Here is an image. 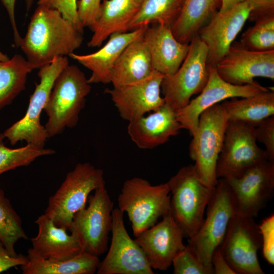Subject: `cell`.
<instances>
[{
	"label": "cell",
	"mask_w": 274,
	"mask_h": 274,
	"mask_svg": "<svg viewBox=\"0 0 274 274\" xmlns=\"http://www.w3.org/2000/svg\"><path fill=\"white\" fill-rule=\"evenodd\" d=\"M0 1L8 13L9 20L13 29L15 44L17 47H19L22 38L20 35L15 20V7L16 0Z\"/></svg>",
	"instance_id": "obj_42"
},
{
	"label": "cell",
	"mask_w": 274,
	"mask_h": 274,
	"mask_svg": "<svg viewBox=\"0 0 274 274\" xmlns=\"http://www.w3.org/2000/svg\"><path fill=\"white\" fill-rule=\"evenodd\" d=\"M221 0H185L180 13L171 27L180 43H189L220 8Z\"/></svg>",
	"instance_id": "obj_27"
},
{
	"label": "cell",
	"mask_w": 274,
	"mask_h": 274,
	"mask_svg": "<svg viewBox=\"0 0 274 274\" xmlns=\"http://www.w3.org/2000/svg\"><path fill=\"white\" fill-rule=\"evenodd\" d=\"M27 253L28 261L21 266L23 274H93L100 263L98 256L85 251L65 260L44 258L31 248Z\"/></svg>",
	"instance_id": "obj_26"
},
{
	"label": "cell",
	"mask_w": 274,
	"mask_h": 274,
	"mask_svg": "<svg viewBox=\"0 0 274 274\" xmlns=\"http://www.w3.org/2000/svg\"><path fill=\"white\" fill-rule=\"evenodd\" d=\"M101 0H79L77 12L82 27L90 29L96 21L99 13Z\"/></svg>",
	"instance_id": "obj_38"
},
{
	"label": "cell",
	"mask_w": 274,
	"mask_h": 274,
	"mask_svg": "<svg viewBox=\"0 0 274 274\" xmlns=\"http://www.w3.org/2000/svg\"><path fill=\"white\" fill-rule=\"evenodd\" d=\"M83 34L57 10L38 5L19 47L33 68L39 69L74 53L83 43Z\"/></svg>",
	"instance_id": "obj_1"
},
{
	"label": "cell",
	"mask_w": 274,
	"mask_h": 274,
	"mask_svg": "<svg viewBox=\"0 0 274 274\" xmlns=\"http://www.w3.org/2000/svg\"><path fill=\"white\" fill-rule=\"evenodd\" d=\"M207 207L206 218L195 235L189 238L187 246L213 274L212 254L223 242L236 212L232 192L225 179H218Z\"/></svg>",
	"instance_id": "obj_7"
},
{
	"label": "cell",
	"mask_w": 274,
	"mask_h": 274,
	"mask_svg": "<svg viewBox=\"0 0 274 274\" xmlns=\"http://www.w3.org/2000/svg\"><path fill=\"white\" fill-rule=\"evenodd\" d=\"M261 236L262 255L268 264H274V215L262 220L258 225Z\"/></svg>",
	"instance_id": "obj_37"
},
{
	"label": "cell",
	"mask_w": 274,
	"mask_h": 274,
	"mask_svg": "<svg viewBox=\"0 0 274 274\" xmlns=\"http://www.w3.org/2000/svg\"><path fill=\"white\" fill-rule=\"evenodd\" d=\"M224 179L232 191L236 212L254 218L273 195L274 162L265 160L239 178Z\"/></svg>",
	"instance_id": "obj_15"
},
{
	"label": "cell",
	"mask_w": 274,
	"mask_h": 274,
	"mask_svg": "<svg viewBox=\"0 0 274 274\" xmlns=\"http://www.w3.org/2000/svg\"><path fill=\"white\" fill-rule=\"evenodd\" d=\"M33 67L20 54L0 61V110L9 105L25 89Z\"/></svg>",
	"instance_id": "obj_29"
},
{
	"label": "cell",
	"mask_w": 274,
	"mask_h": 274,
	"mask_svg": "<svg viewBox=\"0 0 274 274\" xmlns=\"http://www.w3.org/2000/svg\"><path fill=\"white\" fill-rule=\"evenodd\" d=\"M245 0H221V5L219 11H225L234 5Z\"/></svg>",
	"instance_id": "obj_43"
},
{
	"label": "cell",
	"mask_w": 274,
	"mask_h": 274,
	"mask_svg": "<svg viewBox=\"0 0 274 274\" xmlns=\"http://www.w3.org/2000/svg\"><path fill=\"white\" fill-rule=\"evenodd\" d=\"M167 183L172 195L170 212L184 237L191 238L203 223L204 212L215 188L201 182L192 164L181 168Z\"/></svg>",
	"instance_id": "obj_3"
},
{
	"label": "cell",
	"mask_w": 274,
	"mask_h": 274,
	"mask_svg": "<svg viewBox=\"0 0 274 274\" xmlns=\"http://www.w3.org/2000/svg\"><path fill=\"white\" fill-rule=\"evenodd\" d=\"M174 274H211L187 245L174 258Z\"/></svg>",
	"instance_id": "obj_34"
},
{
	"label": "cell",
	"mask_w": 274,
	"mask_h": 274,
	"mask_svg": "<svg viewBox=\"0 0 274 274\" xmlns=\"http://www.w3.org/2000/svg\"><path fill=\"white\" fill-rule=\"evenodd\" d=\"M28 261L27 256L19 254L12 255L0 242V273L17 266H23Z\"/></svg>",
	"instance_id": "obj_39"
},
{
	"label": "cell",
	"mask_w": 274,
	"mask_h": 274,
	"mask_svg": "<svg viewBox=\"0 0 274 274\" xmlns=\"http://www.w3.org/2000/svg\"><path fill=\"white\" fill-rule=\"evenodd\" d=\"M77 0H38V5H42L57 10L62 16L83 32L77 12Z\"/></svg>",
	"instance_id": "obj_35"
},
{
	"label": "cell",
	"mask_w": 274,
	"mask_h": 274,
	"mask_svg": "<svg viewBox=\"0 0 274 274\" xmlns=\"http://www.w3.org/2000/svg\"><path fill=\"white\" fill-rule=\"evenodd\" d=\"M208 49L198 35L189 43L188 53L178 71L165 76L161 92L165 104L175 111L186 106L193 95L203 90L209 76Z\"/></svg>",
	"instance_id": "obj_9"
},
{
	"label": "cell",
	"mask_w": 274,
	"mask_h": 274,
	"mask_svg": "<svg viewBox=\"0 0 274 274\" xmlns=\"http://www.w3.org/2000/svg\"><path fill=\"white\" fill-rule=\"evenodd\" d=\"M162 218L160 222L140 233L134 241L152 269L166 270L186 246L183 242V232L170 212Z\"/></svg>",
	"instance_id": "obj_19"
},
{
	"label": "cell",
	"mask_w": 274,
	"mask_h": 274,
	"mask_svg": "<svg viewBox=\"0 0 274 274\" xmlns=\"http://www.w3.org/2000/svg\"><path fill=\"white\" fill-rule=\"evenodd\" d=\"M68 64L66 56L57 57L39 68L38 75L40 82L36 83L35 90L30 96L25 114L4 132L5 138L12 145L24 141L27 144L44 147L48 136L45 126L41 123V114L56 78Z\"/></svg>",
	"instance_id": "obj_8"
},
{
	"label": "cell",
	"mask_w": 274,
	"mask_h": 274,
	"mask_svg": "<svg viewBox=\"0 0 274 274\" xmlns=\"http://www.w3.org/2000/svg\"><path fill=\"white\" fill-rule=\"evenodd\" d=\"M143 36L129 44L116 60L111 74L113 87L143 80L154 71L150 52Z\"/></svg>",
	"instance_id": "obj_25"
},
{
	"label": "cell",
	"mask_w": 274,
	"mask_h": 274,
	"mask_svg": "<svg viewBox=\"0 0 274 274\" xmlns=\"http://www.w3.org/2000/svg\"><path fill=\"white\" fill-rule=\"evenodd\" d=\"M181 129L176 112L165 104L148 116L129 122L127 132L138 148L152 149L167 142Z\"/></svg>",
	"instance_id": "obj_20"
},
{
	"label": "cell",
	"mask_w": 274,
	"mask_h": 274,
	"mask_svg": "<svg viewBox=\"0 0 274 274\" xmlns=\"http://www.w3.org/2000/svg\"><path fill=\"white\" fill-rule=\"evenodd\" d=\"M228 120L244 122L255 127L274 115V91L270 89L257 94L238 99L231 98L221 104Z\"/></svg>",
	"instance_id": "obj_28"
},
{
	"label": "cell",
	"mask_w": 274,
	"mask_h": 274,
	"mask_svg": "<svg viewBox=\"0 0 274 274\" xmlns=\"http://www.w3.org/2000/svg\"><path fill=\"white\" fill-rule=\"evenodd\" d=\"M124 213L118 208L112 211V238L105 258L100 261L97 274H153L139 245L128 234Z\"/></svg>",
	"instance_id": "obj_14"
},
{
	"label": "cell",
	"mask_w": 274,
	"mask_h": 274,
	"mask_svg": "<svg viewBox=\"0 0 274 274\" xmlns=\"http://www.w3.org/2000/svg\"><path fill=\"white\" fill-rule=\"evenodd\" d=\"M5 136L0 133V175L20 166L29 165L38 158L55 153L50 148H45L27 144L16 149L7 147L4 143Z\"/></svg>",
	"instance_id": "obj_32"
},
{
	"label": "cell",
	"mask_w": 274,
	"mask_h": 274,
	"mask_svg": "<svg viewBox=\"0 0 274 274\" xmlns=\"http://www.w3.org/2000/svg\"><path fill=\"white\" fill-rule=\"evenodd\" d=\"M253 131L256 141L265 146L267 159L274 162V115L254 127Z\"/></svg>",
	"instance_id": "obj_36"
},
{
	"label": "cell",
	"mask_w": 274,
	"mask_h": 274,
	"mask_svg": "<svg viewBox=\"0 0 274 274\" xmlns=\"http://www.w3.org/2000/svg\"><path fill=\"white\" fill-rule=\"evenodd\" d=\"M170 202L167 182L152 185L146 179L134 177L124 182L118 197V209L126 213L136 237L170 212Z\"/></svg>",
	"instance_id": "obj_4"
},
{
	"label": "cell",
	"mask_w": 274,
	"mask_h": 274,
	"mask_svg": "<svg viewBox=\"0 0 274 274\" xmlns=\"http://www.w3.org/2000/svg\"><path fill=\"white\" fill-rule=\"evenodd\" d=\"M243 34L241 45L253 51L274 50V14L258 18Z\"/></svg>",
	"instance_id": "obj_33"
},
{
	"label": "cell",
	"mask_w": 274,
	"mask_h": 274,
	"mask_svg": "<svg viewBox=\"0 0 274 274\" xmlns=\"http://www.w3.org/2000/svg\"><path fill=\"white\" fill-rule=\"evenodd\" d=\"M106 185L104 172L89 162L79 163L49 199L45 214L69 231L74 215L86 207L92 191Z\"/></svg>",
	"instance_id": "obj_5"
},
{
	"label": "cell",
	"mask_w": 274,
	"mask_h": 274,
	"mask_svg": "<svg viewBox=\"0 0 274 274\" xmlns=\"http://www.w3.org/2000/svg\"><path fill=\"white\" fill-rule=\"evenodd\" d=\"M165 76L154 70L140 81L112 89H107L120 117L132 121L152 112L165 104L161 96V85Z\"/></svg>",
	"instance_id": "obj_17"
},
{
	"label": "cell",
	"mask_w": 274,
	"mask_h": 274,
	"mask_svg": "<svg viewBox=\"0 0 274 274\" xmlns=\"http://www.w3.org/2000/svg\"><path fill=\"white\" fill-rule=\"evenodd\" d=\"M211 264L215 274H236L223 256L220 246L213 252Z\"/></svg>",
	"instance_id": "obj_41"
},
{
	"label": "cell",
	"mask_w": 274,
	"mask_h": 274,
	"mask_svg": "<svg viewBox=\"0 0 274 274\" xmlns=\"http://www.w3.org/2000/svg\"><path fill=\"white\" fill-rule=\"evenodd\" d=\"M209 69L208 81L199 95L176 111L182 129L188 130L192 136L197 130L200 115L208 108L228 98L249 97L269 90L256 82L244 85L231 84L219 76L215 66L209 64Z\"/></svg>",
	"instance_id": "obj_13"
},
{
	"label": "cell",
	"mask_w": 274,
	"mask_h": 274,
	"mask_svg": "<svg viewBox=\"0 0 274 274\" xmlns=\"http://www.w3.org/2000/svg\"><path fill=\"white\" fill-rule=\"evenodd\" d=\"M27 238L21 219L0 188V242L12 255L17 256L16 243Z\"/></svg>",
	"instance_id": "obj_31"
},
{
	"label": "cell",
	"mask_w": 274,
	"mask_h": 274,
	"mask_svg": "<svg viewBox=\"0 0 274 274\" xmlns=\"http://www.w3.org/2000/svg\"><path fill=\"white\" fill-rule=\"evenodd\" d=\"M35 0H25V9L27 13L31 9Z\"/></svg>",
	"instance_id": "obj_44"
},
{
	"label": "cell",
	"mask_w": 274,
	"mask_h": 274,
	"mask_svg": "<svg viewBox=\"0 0 274 274\" xmlns=\"http://www.w3.org/2000/svg\"><path fill=\"white\" fill-rule=\"evenodd\" d=\"M185 0H143L130 23L129 31L159 24L171 27L178 17Z\"/></svg>",
	"instance_id": "obj_30"
},
{
	"label": "cell",
	"mask_w": 274,
	"mask_h": 274,
	"mask_svg": "<svg viewBox=\"0 0 274 274\" xmlns=\"http://www.w3.org/2000/svg\"><path fill=\"white\" fill-rule=\"evenodd\" d=\"M219 76L235 85L254 83L256 77L274 80V50L257 51L231 46L215 66Z\"/></svg>",
	"instance_id": "obj_18"
},
{
	"label": "cell",
	"mask_w": 274,
	"mask_h": 274,
	"mask_svg": "<svg viewBox=\"0 0 274 274\" xmlns=\"http://www.w3.org/2000/svg\"><path fill=\"white\" fill-rule=\"evenodd\" d=\"M253 7L249 18L256 20L261 17L274 14V0H246Z\"/></svg>",
	"instance_id": "obj_40"
},
{
	"label": "cell",
	"mask_w": 274,
	"mask_h": 274,
	"mask_svg": "<svg viewBox=\"0 0 274 274\" xmlns=\"http://www.w3.org/2000/svg\"><path fill=\"white\" fill-rule=\"evenodd\" d=\"M253 129V126L244 122L228 121L217 160L218 179L239 178L250 168L267 159L265 150L257 144Z\"/></svg>",
	"instance_id": "obj_11"
},
{
	"label": "cell",
	"mask_w": 274,
	"mask_h": 274,
	"mask_svg": "<svg viewBox=\"0 0 274 274\" xmlns=\"http://www.w3.org/2000/svg\"><path fill=\"white\" fill-rule=\"evenodd\" d=\"M253 7L246 0L217 11L197 35L208 49V63L215 66L227 54L249 18Z\"/></svg>",
	"instance_id": "obj_16"
},
{
	"label": "cell",
	"mask_w": 274,
	"mask_h": 274,
	"mask_svg": "<svg viewBox=\"0 0 274 274\" xmlns=\"http://www.w3.org/2000/svg\"><path fill=\"white\" fill-rule=\"evenodd\" d=\"M261 245L259 226L254 218L235 212L220 248L236 274L264 273L257 257Z\"/></svg>",
	"instance_id": "obj_12"
},
{
	"label": "cell",
	"mask_w": 274,
	"mask_h": 274,
	"mask_svg": "<svg viewBox=\"0 0 274 274\" xmlns=\"http://www.w3.org/2000/svg\"><path fill=\"white\" fill-rule=\"evenodd\" d=\"M143 0H102L98 17L90 29L93 35L89 47H99L116 33L129 31V25Z\"/></svg>",
	"instance_id": "obj_24"
},
{
	"label": "cell",
	"mask_w": 274,
	"mask_h": 274,
	"mask_svg": "<svg viewBox=\"0 0 274 274\" xmlns=\"http://www.w3.org/2000/svg\"><path fill=\"white\" fill-rule=\"evenodd\" d=\"M88 206L74 216L69 231L78 235L83 250L98 256L108 247L114 203L102 185L88 198Z\"/></svg>",
	"instance_id": "obj_10"
},
{
	"label": "cell",
	"mask_w": 274,
	"mask_h": 274,
	"mask_svg": "<svg viewBox=\"0 0 274 274\" xmlns=\"http://www.w3.org/2000/svg\"><path fill=\"white\" fill-rule=\"evenodd\" d=\"M38 227L37 235L31 239V249L39 256L53 260L70 259L84 251L77 233L55 225L46 214L35 221Z\"/></svg>",
	"instance_id": "obj_22"
},
{
	"label": "cell",
	"mask_w": 274,
	"mask_h": 274,
	"mask_svg": "<svg viewBox=\"0 0 274 274\" xmlns=\"http://www.w3.org/2000/svg\"><path fill=\"white\" fill-rule=\"evenodd\" d=\"M226 113L219 103L200 115L198 125L189 146L190 158L195 161L196 173L207 186L215 188L217 160L221 151L228 123Z\"/></svg>",
	"instance_id": "obj_6"
},
{
	"label": "cell",
	"mask_w": 274,
	"mask_h": 274,
	"mask_svg": "<svg viewBox=\"0 0 274 274\" xmlns=\"http://www.w3.org/2000/svg\"><path fill=\"white\" fill-rule=\"evenodd\" d=\"M148 26L112 34L105 45L97 51L88 54L74 52L69 56L91 71V76L88 79L89 84L110 83L112 68L120 54L129 44L142 37Z\"/></svg>",
	"instance_id": "obj_23"
},
{
	"label": "cell",
	"mask_w": 274,
	"mask_h": 274,
	"mask_svg": "<svg viewBox=\"0 0 274 274\" xmlns=\"http://www.w3.org/2000/svg\"><path fill=\"white\" fill-rule=\"evenodd\" d=\"M143 39L149 49L153 69L164 76L178 71L189 49V43L179 42L171 27L162 24L148 26Z\"/></svg>",
	"instance_id": "obj_21"
},
{
	"label": "cell",
	"mask_w": 274,
	"mask_h": 274,
	"mask_svg": "<svg viewBox=\"0 0 274 274\" xmlns=\"http://www.w3.org/2000/svg\"><path fill=\"white\" fill-rule=\"evenodd\" d=\"M91 89L85 74L77 65L68 64L60 72L44 109L48 117L44 126L48 138L77 125Z\"/></svg>",
	"instance_id": "obj_2"
},
{
	"label": "cell",
	"mask_w": 274,
	"mask_h": 274,
	"mask_svg": "<svg viewBox=\"0 0 274 274\" xmlns=\"http://www.w3.org/2000/svg\"><path fill=\"white\" fill-rule=\"evenodd\" d=\"M9 59V58L7 55L0 51V61H6Z\"/></svg>",
	"instance_id": "obj_45"
}]
</instances>
